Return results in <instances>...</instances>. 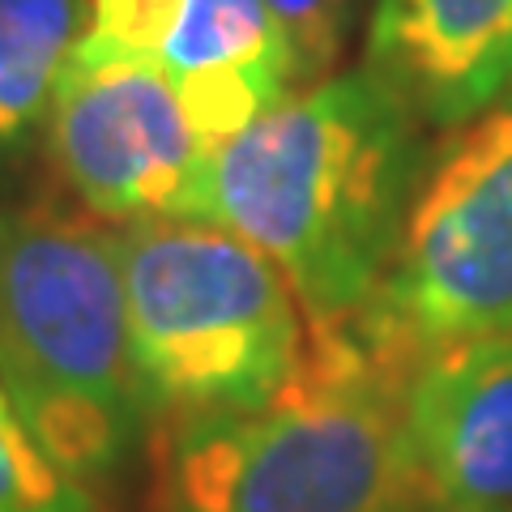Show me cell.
<instances>
[{"mask_svg":"<svg viewBox=\"0 0 512 512\" xmlns=\"http://www.w3.org/2000/svg\"><path fill=\"white\" fill-rule=\"evenodd\" d=\"M423 120L367 69L291 90L210 158L201 222L282 269L308 329L350 325L402 244Z\"/></svg>","mask_w":512,"mask_h":512,"instance_id":"cell-1","label":"cell"},{"mask_svg":"<svg viewBox=\"0 0 512 512\" xmlns=\"http://www.w3.org/2000/svg\"><path fill=\"white\" fill-rule=\"evenodd\" d=\"M402 393L406 372L350 325L308 329L274 402L163 427V512H431Z\"/></svg>","mask_w":512,"mask_h":512,"instance_id":"cell-2","label":"cell"},{"mask_svg":"<svg viewBox=\"0 0 512 512\" xmlns=\"http://www.w3.org/2000/svg\"><path fill=\"white\" fill-rule=\"evenodd\" d=\"M0 384L56 466L111 487L154 423L128 338L116 231L0 210Z\"/></svg>","mask_w":512,"mask_h":512,"instance_id":"cell-3","label":"cell"},{"mask_svg":"<svg viewBox=\"0 0 512 512\" xmlns=\"http://www.w3.org/2000/svg\"><path fill=\"white\" fill-rule=\"evenodd\" d=\"M128 338L154 423L261 410L295 380L308 320L282 269L214 222L116 231Z\"/></svg>","mask_w":512,"mask_h":512,"instance_id":"cell-4","label":"cell"},{"mask_svg":"<svg viewBox=\"0 0 512 512\" xmlns=\"http://www.w3.org/2000/svg\"><path fill=\"white\" fill-rule=\"evenodd\" d=\"M350 329L406 376L444 346L512 333V90L423 175L402 244Z\"/></svg>","mask_w":512,"mask_h":512,"instance_id":"cell-5","label":"cell"},{"mask_svg":"<svg viewBox=\"0 0 512 512\" xmlns=\"http://www.w3.org/2000/svg\"><path fill=\"white\" fill-rule=\"evenodd\" d=\"M64 184L107 222H201L214 150L150 56L77 39L47 116Z\"/></svg>","mask_w":512,"mask_h":512,"instance_id":"cell-6","label":"cell"},{"mask_svg":"<svg viewBox=\"0 0 512 512\" xmlns=\"http://www.w3.org/2000/svg\"><path fill=\"white\" fill-rule=\"evenodd\" d=\"M82 35L150 56L214 154L295 90L265 0H90Z\"/></svg>","mask_w":512,"mask_h":512,"instance_id":"cell-7","label":"cell"},{"mask_svg":"<svg viewBox=\"0 0 512 512\" xmlns=\"http://www.w3.org/2000/svg\"><path fill=\"white\" fill-rule=\"evenodd\" d=\"M402 410L431 512H512V333L414 363Z\"/></svg>","mask_w":512,"mask_h":512,"instance_id":"cell-8","label":"cell"},{"mask_svg":"<svg viewBox=\"0 0 512 512\" xmlns=\"http://www.w3.org/2000/svg\"><path fill=\"white\" fill-rule=\"evenodd\" d=\"M363 60L423 124H470L512 90V0H376Z\"/></svg>","mask_w":512,"mask_h":512,"instance_id":"cell-9","label":"cell"},{"mask_svg":"<svg viewBox=\"0 0 512 512\" xmlns=\"http://www.w3.org/2000/svg\"><path fill=\"white\" fill-rule=\"evenodd\" d=\"M86 18L90 0H0V154L52 116Z\"/></svg>","mask_w":512,"mask_h":512,"instance_id":"cell-10","label":"cell"},{"mask_svg":"<svg viewBox=\"0 0 512 512\" xmlns=\"http://www.w3.org/2000/svg\"><path fill=\"white\" fill-rule=\"evenodd\" d=\"M0 512H99L94 495L35 444L5 384H0Z\"/></svg>","mask_w":512,"mask_h":512,"instance_id":"cell-11","label":"cell"},{"mask_svg":"<svg viewBox=\"0 0 512 512\" xmlns=\"http://www.w3.org/2000/svg\"><path fill=\"white\" fill-rule=\"evenodd\" d=\"M265 9L274 13L286 52H291L295 90L325 82L359 13V0H265Z\"/></svg>","mask_w":512,"mask_h":512,"instance_id":"cell-12","label":"cell"}]
</instances>
